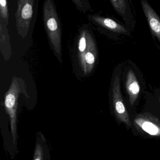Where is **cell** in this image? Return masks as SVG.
Here are the masks:
<instances>
[{
  "mask_svg": "<svg viewBox=\"0 0 160 160\" xmlns=\"http://www.w3.org/2000/svg\"><path fill=\"white\" fill-rule=\"evenodd\" d=\"M21 92L18 80L14 78L5 95L4 107L9 117V129L6 136L3 139L4 149L11 159L15 158L18 153L17 129V108L18 98Z\"/></svg>",
  "mask_w": 160,
  "mask_h": 160,
  "instance_id": "6da1fadb",
  "label": "cell"
},
{
  "mask_svg": "<svg viewBox=\"0 0 160 160\" xmlns=\"http://www.w3.org/2000/svg\"><path fill=\"white\" fill-rule=\"evenodd\" d=\"M43 18L47 34L55 53L61 54V27L58 14L53 0H45Z\"/></svg>",
  "mask_w": 160,
  "mask_h": 160,
  "instance_id": "7a4b0ae2",
  "label": "cell"
},
{
  "mask_svg": "<svg viewBox=\"0 0 160 160\" xmlns=\"http://www.w3.org/2000/svg\"><path fill=\"white\" fill-rule=\"evenodd\" d=\"M35 0H18L15 14L16 25L18 34L25 38L30 29L34 15Z\"/></svg>",
  "mask_w": 160,
  "mask_h": 160,
  "instance_id": "3957f363",
  "label": "cell"
},
{
  "mask_svg": "<svg viewBox=\"0 0 160 160\" xmlns=\"http://www.w3.org/2000/svg\"><path fill=\"white\" fill-rule=\"evenodd\" d=\"M87 48L82 53L78 55L80 66L85 75L91 73L95 66L97 58L95 43L88 31H87Z\"/></svg>",
  "mask_w": 160,
  "mask_h": 160,
  "instance_id": "277c9868",
  "label": "cell"
},
{
  "mask_svg": "<svg viewBox=\"0 0 160 160\" xmlns=\"http://www.w3.org/2000/svg\"><path fill=\"white\" fill-rule=\"evenodd\" d=\"M112 97L114 112L117 119L131 127V122L123 101L120 91V80L117 76L116 77L113 85Z\"/></svg>",
  "mask_w": 160,
  "mask_h": 160,
  "instance_id": "5b68a950",
  "label": "cell"
},
{
  "mask_svg": "<svg viewBox=\"0 0 160 160\" xmlns=\"http://www.w3.org/2000/svg\"><path fill=\"white\" fill-rule=\"evenodd\" d=\"M32 160H51L49 147L46 137L41 131L36 135L35 144Z\"/></svg>",
  "mask_w": 160,
  "mask_h": 160,
  "instance_id": "8992f818",
  "label": "cell"
},
{
  "mask_svg": "<svg viewBox=\"0 0 160 160\" xmlns=\"http://www.w3.org/2000/svg\"><path fill=\"white\" fill-rule=\"evenodd\" d=\"M141 2L150 29L160 42V18L146 0H141Z\"/></svg>",
  "mask_w": 160,
  "mask_h": 160,
  "instance_id": "52a82bcc",
  "label": "cell"
},
{
  "mask_svg": "<svg viewBox=\"0 0 160 160\" xmlns=\"http://www.w3.org/2000/svg\"><path fill=\"white\" fill-rule=\"evenodd\" d=\"M135 124L142 130L154 137H160V124L154 118L138 117L134 120Z\"/></svg>",
  "mask_w": 160,
  "mask_h": 160,
  "instance_id": "ba28073f",
  "label": "cell"
},
{
  "mask_svg": "<svg viewBox=\"0 0 160 160\" xmlns=\"http://www.w3.org/2000/svg\"><path fill=\"white\" fill-rule=\"evenodd\" d=\"M126 89L129 97L131 105L133 106L139 97L140 86L134 72L130 70L127 74L126 82Z\"/></svg>",
  "mask_w": 160,
  "mask_h": 160,
  "instance_id": "9c48e42d",
  "label": "cell"
},
{
  "mask_svg": "<svg viewBox=\"0 0 160 160\" xmlns=\"http://www.w3.org/2000/svg\"><path fill=\"white\" fill-rule=\"evenodd\" d=\"M88 18L102 27L115 32L121 34L127 33V30L124 26L117 23L111 19L95 15H89L88 16Z\"/></svg>",
  "mask_w": 160,
  "mask_h": 160,
  "instance_id": "30bf717a",
  "label": "cell"
},
{
  "mask_svg": "<svg viewBox=\"0 0 160 160\" xmlns=\"http://www.w3.org/2000/svg\"><path fill=\"white\" fill-rule=\"evenodd\" d=\"M8 24L3 20L1 19L0 20V41H1V52L4 58H7V60L10 58V54L8 52L7 49H10V44L9 42V36L8 34Z\"/></svg>",
  "mask_w": 160,
  "mask_h": 160,
  "instance_id": "8fae6325",
  "label": "cell"
},
{
  "mask_svg": "<svg viewBox=\"0 0 160 160\" xmlns=\"http://www.w3.org/2000/svg\"><path fill=\"white\" fill-rule=\"evenodd\" d=\"M116 12L123 17L126 14L127 4L126 0H110Z\"/></svg>",
  "mask_w": 160,
  "mask_h": 160,
  "instance_id": "7c38bea8",
  "label": "cell"
},
{
  "mask_svg": "<svg viewBox=\"0 0 160 160\" xmlns=\"http://www.w3.org/2000/svg\"><path fill=\"white\" fill-rule=\"evenodd\" d=\"M0 16L1 19L8 24L9 18V13L7 0H0Z\"/></svg>",
  "mask_w": 160,
  "mask_h": 160,
  "instance_id": "4fadbf2b",
  "label": "cell"
},
{
  "mask_svg": "<svg viewBox=\"0 0 160 160\" xmlns=\"http://www.w3.org/2000/svg\"><path fill=\"white\" fill-rule=\"evenodd\" d=\"M72 1L80 9H82L83 6L81 0H72Z\"/></svg>",
  "mask_w": 160,
  "mask_h": 160,
  "instance_id": "5bb4252c",
  "label": "cell"
}]
</instances>
